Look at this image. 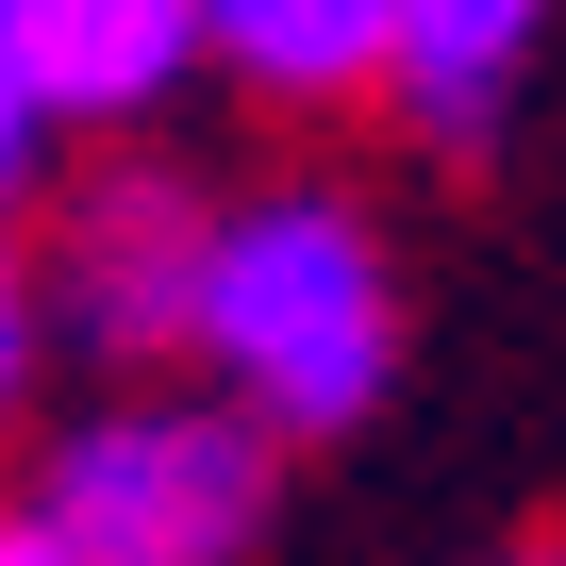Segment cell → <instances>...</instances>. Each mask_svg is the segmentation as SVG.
Segmentation results:
<instances>
[{"label": "cell", "mask_w": 566, "mask_h": 566, "mask_svg": "<svg viewBox=\"0 0 566 566\" xmlns=\"http://www.w3.org/2000/svg\"><path fill=\"white\" fill-rule=\"evenodd\" d=\"M184 350H217V384L266 417V433H350L400 367V283H384V233L350 200H233L200 233V317Z\"/></svg>", "instance_id": "obj_1"}, {"label": "cell", "mask_w": 566, "mask_h": 566, "mask_svg": "<svg viewBox=\"0 0 566 566\" xmlns=\"http://www.w3.org/2000/svg\"><path fill=\"white\" fill-rule=\"evenodd\" d=\"M34 516L84 566H233L266 533V417H200V400H117L51 450Z\"/></svg>", "instance_id": "obj_2"}, {"label": "cell", "mask_w": 566, "mask_h": 566, "mask_svg": "<svg viewBox=\"0 0 566 566\" xmlns=\"http://www.w3.org/2000/svg\"><path fill=\"white\" fill-rule=\"evenodd\" d=\"M200 200L184 184H150V167H117V184H84L67 200V317L101 334V350H184V317H200Z\"/></svg>", "instance_id": "obj_3"}, {"label": "cell", "mask_w": 566, "mask_h": 566, "mask_svg": "<svg viewBox=\"0 0 566 566\" xmlns=\"http://www.w3.org/2000/svg\"><path fill=\"white\" fill-rule=\"evenodd\" d=\"M533 34H549V0H400V34H384V101H400L433 150H467V134H500Z\"/></svg>", "instance_id": "obj_4"}, {"label": "cell", "mask_w": 566, "mask_h": 566, "mask_svg": "<svg viewBox=\"0 0 566 566\" xmlns=\"http://www.w3.org/2000/svg\"><path fill=\"white\" fill-rule=\"evenodd\" d=\"M200 51H217L200 0H34V84H51V117H150Z\"/></svg>", "instance_id": "obj_5"}, {"label": "cell", "mask_w": 566, "mask_h": 566, "mask_svg": "<svg viewBox=\"0 0 566 566\" xmlns=\"http://www.w3.org/2000/svg\"><path fill=\"white\" fill-rule=\"evenodd\" d=\"M200 34L250 101H350V84H384L400 0H200Z\"/></svg>", "instance_id": "obj_6"}, {"label": "cell", "mask_w": 566, "mask_h": 566, "mask_svg": "<svg viewBox=\"0 0 566 566\" xmlns=\"http://www.w3.org/2000/svg\"><path fill=\"white\" fill-rule=\"evenodd\" d=\"M18 384H34V266L0 250V417H18Z\"/></svg>", "instance_id": "obj_7"}, {"label": "cell", "mask_w": 566, "mask_h": 566, "mask_svg": "<svg viewBox=\"0 0 566 566\" xmlns=\"http://www.w3.org/2000/svg\"><path fill=\"white\" fill-rule=\"evenodd\" d=\"M0 566H84V549H67L51 516H0Z\"/></svg>", "instance_id": "obj_8"}, {"label": "cell", "mask_w": 566, "mask_h": 566, "mask_svg": "<svg viewBox=\"0 0 566 566\" xmlns=\"http://www.w3.org/2000/svg\"><path fill=\"white\" fill-rule=\"evenodd\" d=\"M516 566H566V549H516Z\"/></svg>", "instance_id": "obj_9"}]
</instances>
